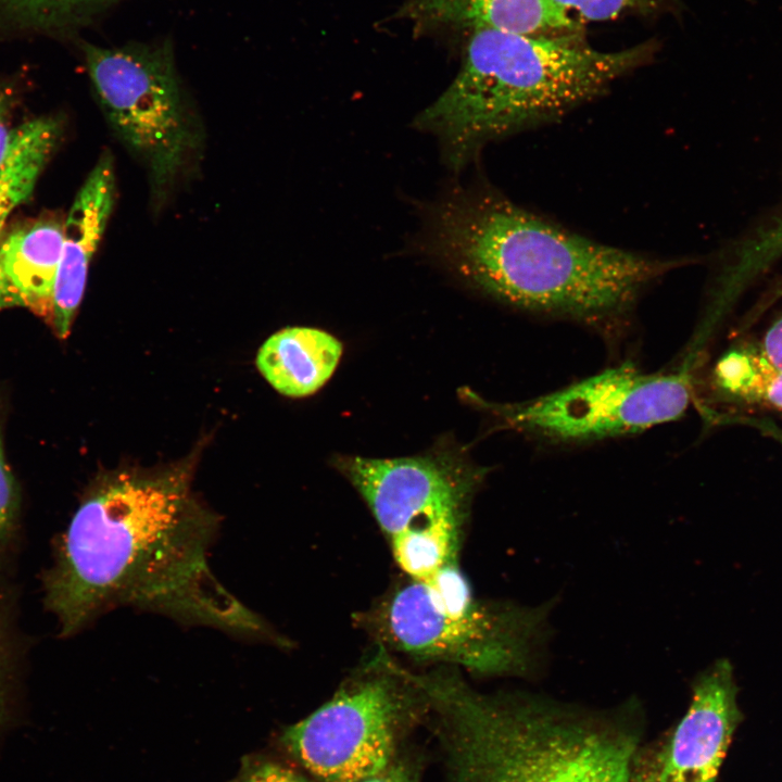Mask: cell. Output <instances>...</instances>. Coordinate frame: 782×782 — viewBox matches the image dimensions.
Returning <instances> with one entry per match:
<instances>
[{
  "label": "cell",
  "instance_id": "6da1fadb",
  "mask_svg": "<svg viewBox=\"0 0 782 782\" xmlns=\"http://www.w3.org/2000/svg\"><path fill=\"white\" fill-rule=\"evenodd\" d=\"M194 461L103 474L84 495L43 576L61 636L119 606L285 645L214 576L218 515L192 490Z\"/></svg>",
  "mask_w": 782,
  "mask_h": 782
},
{
  "label": "cell",
  "instance_id": "7a4b0ae2",
  "mask_svg": "<svg viewBox=\"0 0 782 782\" xmlns=\"http://www.w3.org/2000/svg\"><path fill=\"white\" fill-rule=\"evenodd\" d=\"M416 244L503 303L597 327L623 319L681 265L589 239L487 185L451 188L429 204Z\"/></svg>",
  "mask_w": 782,
  "mask_h": 782
},
{
  "label": "cell",
  "instance_id": "3957f363",
  "mask_svg": "<svg viewBox=\"0 0 782 782\" xmlns=\"http://www.w3.org/2000/svg\"><path fill=\"white\" fill-rule=\"evenodd\" d=\"M442 756V782H629L641 703L606 708L527 691L482 693L449 670L413 673Z\"/></svg>",
  "mask_w": 782,
  "mask_h": 782
},
{
  "label": "cell",
  "instance_id": "277c9868",
  "mask_svg": "<svg viewBox=\"0 0 782 782\" xmlns=\"http://www.w3.org/2000/svg\"><path fill=\"white\" fill-rule=\"evenodd\" d=\"M647 40L605 51L579 33L529 35L469 30L451 85L413 124L433 135L451 169H461L490 141L555 122L649 63Z\"/></svg>",
  "mask_w": 782,
  "mask_h": 782
},
{
  "label": "cell",
  "instance_id": "5b68a950",
  "mask_svg": "<svg viewBox=\"0 0 782 782\" xmlns=\"http://www.w3.org/2000/svg\"><path fill=\"white\" fill-rule=\"evenodd\" d=\"M557 600L537 605L475 597L457 560L393 591L368 617L382 645L487 677L545 669Z\"/></svg>",
  "mask_w": 782,
  "mask_h": 782
},
{
  "label": "cell",
  "instance_id": "8992f818",
  "mask_svg": "<svg viewBox=\"0 0 782 782\" xmlns=\"http://www.w3.org/2000/svg\"><path fill=\"white\" fill-rule=\"evenodd\" d=\"M81 50L108 124L143 167L155 206L163 204L192 166L201 142L172 45L84 42Z\"/></svg>",
  "mask_w": 782,
  "mask_h": 782
},
{
  "label": "cell",
  "instance_id": "52a82bcc",
  "mask_svg": "<svg viewBox=\"0 0 782 782\" xmlns=\"http://www.w3.org/2000/svg\"><path fill=\"white\" fill-rule=\"evenodd\" d=\"M426 712L411 671L382 651L338 692L282 736L289 752L319 782H364L400 755V742Z\"/></svg>",
  "mask_w": 782,
  "mask_h": 782
},
{
  "label": "cell",
  "instance_id": "ba28073f",
  "mask_svg": "<svg viewBox=\"0 0 782 782\" xmlns=\"http://www.w3.org/2000/svg\"><path fill=\"white\" fill-rule=\"evenodd\" d=\"M335 463L391 546L426 557L457 555L484 469L451 451L398 458L339 456Z\"/></svg>",
  "mask_w": 782,
  "mask_h": 782
},
{
  "label": "cell",
  "instance_id": "9c48e42d",
  "mask_svg": "<svg viewBox=\"0 0 782 782\" xmlns=\"http://www.w3.org/2000/svg\"><path fill=\"white\" fill-rule=\"evenodd\" d=\"M692 395L689 366L645 374L625 362L557 391L492 411L507 426L548 441L627 436L680 418Z\"/></svg>",
  "mask_w": 782,
  "mask_h": 782
},
{
  "label": "cell",
  "instance_id": "30bf717a",
  "mask_svg": "<svg viewBox=\"0 0 782 782\" xmlns=\"http://www.w3.org/2000/svg\"><path fill=\"white\" fill-rule=\"evenodd\" d=\"M736 694L728 660H716L694 679L685 714L657 746L660 782H715L741 720Z\"/></svg>",
  "mask_w": 782,
  "mask_h": 782
},
{
  "label": "cell",
  "instance_id": "8fae6325",
  "mask_svg": "<svg viewBox=\"0 0 782 782\" xmlns=\"http://www.w3.org/2000/svg\"><path fill=\"white\" fill-rule=\"evenodd\" d=\"M115 190L113 156L105 151L78 190L64 220L50 319L61 339L68 336L83 299L90 262L113 211Z\"/></svg>",
  "mask_w": 782,
  "mask_h": 782
},
{
  "label": "cell",
  "instance_id": "7c38bea8",
  "mask_svg": "<svg viewBox=\"0 0 782 782\" xmlns=\"http://www.w3.org/2000/svg\"><path fill=\"white\" fill-rule=\"evenodd\" d=\"M401 15L427 26L494 28L529 35L583 31L553 0H406Z\"/></svg>",
  "mask_w": 782,
  "mask_h": 782
},
{
  "label": "cell",
  "instance_id": "4fadbf2b",
  "mask_svg": "<svg viewBox=\"0 0 782 782\" xmlns=\"http://www.w3.org/2000/svg\"><path fill=\"white\" fill-rule=\"evenodd\" d=\"M342 343L311 327H288L272 335L257 351L261 375L279 393L303 398L318 391L332 376Z\"/></svg>",
  "mask_w": 782,
  "mask_h": 782
},
{
  "label": "cell",
  "instance_id": "5bb4252c",
  "mask_svg": "<svg viewBox=\"0 0 782 782\" xmlns=\"http://www.w3.org/2000/svg\"><path fill=\"white\" fill-rule=\"evenodd\" d=\"M64 222L43 218L13 229L0 247V267L23 305L50 323Z\"/></svg>",
  "mask_w": 782,
  "mask_h": 782
},
{
  "label": "cell",
  "instance_id": "9a60e30c",
  "mask_svg": "<svg viewBox=\"0 0 782 782\" xmlns=\"http://www.w3.org/2000/svg\"><path fill=\"white\" fill-rule=\"evenodd\" d=\"M60 135L61 125L52 117L36 118L17 127L13 144L0 165V230L11 212L31 194Z\"/></svg>",
  "mask_w": 782,
  "mask_h": 782
},
{
  "label": "cell",
  "instance_id": "2e32d148",
  "mask_svg": "<svg viewBox=\"0 0 782 782\" xmlns=\"http://www.w3.org/2000/svg\"><path fill=\"white\" fill-rule=\"evenodd\" d=\"M714 388L724 399L782 413V370L757 344L727 351L712 370Z\"/></svg>",
  "mask_w": 782,
  "mask_h": 782
},
{
  "label": "cell",
  "instance_id": "e0dca14e",
  "mask_svg": "<svg viewBox=\"0 0 782 782\" xmlns=\"http://www.w3.org/2000/svg\"><path fill=\"white\" fill-rule=\"evenodd\" d=\"M570 18L584 27L588 23L626 17H656L677 13L682 0H553Z\"/></svg>",
  "mask_w": 782,
  "mask_h": 782
},
{
  "label": "cell",
  "instance_id": "ac0fdd59",
  "mask_svg": "<svg viewBox=\"0 0 782 782\" xmlns=\"http://www.w3.org/2000/svg\"><path fill=\"white\" fill-rule=\"evenodd\" d=\"M115 0H0V8L31 23L68 21Z\"/></svg>",
  "mask_w": 782,
  "mask_h": 782
},
{
  "label": "cell",
  "instance_id": "d6986e66",
  "mask_svg": "<svg viewBox=\"0 0 782 782\" xmlns=\"http://www.w3.org/2000/svg\"><path fill=\"white\" fill-rule=\"evenodd\" d=\"M16 651L9 617L0 605V734L11 717L16 688Z\"/></svg>",
  "mask_w": 782,
  "mask_h": 782
},
{
  "label": "cell",
  "instance_id": "ffe728a7",
  "mask_svg": "<svg viewBox=\"0 0 782 782\" xmlns=\"http://www.w3.org/2000/svg\"><path fill=\"white\" fill-rule=\"evenodd\" d=\"M20 515V493L5 461L0 426V556L13 541Z\"/></svg>",
  "mask_w": 782,
  "mask_h": 782
},
{
  "label": "cell",
  "instance_id": "44dd1931",
  "mask_svg": "<svg viewBox=\"0 0 782 782\" xmlns=\"http://www.w3.org/2000/svg\"><path fill=\"white\" fill-rule=\"evenodd\" d=\"M629 782H660L657 746H642L634 757Z\"/></svg>",
  "mask_w": 782,
  "mask_h": 782
},
{
  "label": "cell",
  "instance_id": "7402d4cb",
  "mask_svg": "<svg viewBox=\"0 0 782 782\" xmlns=\"http://www.w3.org/2000/svg\"><path fill=\"white\" fill-rule=\"evenodd\" d=\"M11 96L0 87V165L5 160L17 131L11 126Z\"/></svg>",
  "mask_w": 782,
  "mask_h": 782
},
{
  "label": "cell",
  "instance_id": "603a6c76",
  "mask_svg": "<svg viewBox=\"0 0 782 782\" xmlns=\"http://www.w3.org/2000/svg\"><path fill=\"white\" fill-rule=\"evenodd\" d=\"M364 782H419L417 767L400 756L382 772Z\"/></svg>",
  "mask_w": 782,
  "mask_h": 782
},
{
  "label": "cell",
  "instance_id": "cb8c5ba5",
  "mask_svg": "<svg viewBox=\"0 0 782 782\" xmlns=\"http://www.w3.org/2000/svg\"><path fill=\"white\" fill-rule=\"evenodd\" d=\"M758 346L766 358L782 370V316L769 327Z\"/></svg>",
  "mask_w": 782,
  "mask_h": 782
},
{
  "label": "cell",
  "instance_id": "d4e9b609",
  "mask_svg": "<svg viewBox=\"0 0 782 782\" xmlns=\"http://www.w3.org/2000/svg\"><path fill=\"white\" fill-rule=\"evenodd\" d=\"M244 782H307L303 777L278 765H265L253 771Z\"/></svg>",
  "mask_w": 782,
  "mask_h": 782
},
{
  "label": "cell",
  "instance_id": "484cf974",
  "mask_svg": "<svg viewBox=\"0 0 782 782\" xmlns=\"http://www.w3.org/2000/svg\"><path fill=\"white\" fill-rule=\"evenodd\" d=\"M13 305H23L22 300L0 267V310Z\"/></svg>",
  "mask_w": 782,
  "mask_h": 782
}]
</instances>
